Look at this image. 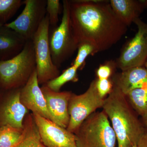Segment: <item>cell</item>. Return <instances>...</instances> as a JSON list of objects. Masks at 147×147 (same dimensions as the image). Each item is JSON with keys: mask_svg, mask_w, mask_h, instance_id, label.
Returning a JSON list of instances; mask_svg holds the SVG:
<instances>
[{"mask_svg": "<svg viewBox=\"0 0 147 147\" xmlns=\"http://www.w3.org/2000/svg\"><path fill=\"white\" fill-rule=\"evenodd\" d=\"M143 119V121H144V124L145 125V126L147 128V116L144 117L142 118Z\"/></svg>", "mask_w": 147, "mask_h": 147, "instance_id": "obj_27", "label": "cell"}, {"mask_svg": "<svg viewBox=\"0 0 147 147\" xmlns=\"http://www.w3.org/2000/svg\"><path fill=\"white\" fill-rule=\"evenodd\" d=\"M24 4L22 0H0V24H7Z\"/></svg>", "mask_w": 147, "mask_h": 147, "instance_id": "obj_21", "label": "cell"}, {"mask_svg": "<svg viewBox=\"0 0 147 147\" xmlns=\"http://www.w3.org/2000/svg\"><path fill=\"white\" fill-rule=\"evenodd\" d=\"M96 89L100 97L105 98L113 90V84L110 79H98L96 80Z\"/></svg>", "mask_w": 147, "mask_h": 147, "instance_id": "obj_25", "label": "cell"}, {"mask_svg": "<svg viewBox=\"0 0 147 147\" xmlns=\"http://www.w3.org/2000/svg\"><path fill=\"white\" fill-rule=\"evenodd\" d=\"M126 96L135 112L142 118L147 116V86L133 90Z\"/></svg>", "mask_w": 147, "mask_h": 147, "instance_id": "obj_19", "label": "cell"}, {"mask_svg": "<svg viewBox=\"0 0 147 147\" xmlns=\"http://www.w3.org/2000/svg\"><path fill=\"white\" fill-rule=\"evenodd\" d=\"M27 40L5 26L0 28V61L10 59L24 49Z\"/></svg>", "mask_w": 147, "mask_h": 147, "instance_id": "obj_15", "label": "cell"}, {"mask_svg": "<svg viewBox=\"0 0 147 147\" xmlns=\"http://www.w3.org/2000/svg\"><path fill=\"white\" fill-rule=\"evenodd\" d=\"M25 137L16 147H47L42 144L32 114H28L24 120Z\"/></svg>", "mask_w": 147, "mask_h": 147, "instance_id": "obj_17", "label": "cell"}, {"mask_svg": "<svg viewBox=\"0 0 147 147\" xmlns=\"http://www.w3.org/2000/svg\"><path fill=\"white\" fill-rule=\"evenodd\" d=\"M72 31L78 46L92 45L96 53L108 50L126 34L127 27L113 11L109 1H68Z\"/></svg>", "mask_w": 147, "mask_h": 147, "instance_id": "obj_1", "label": "cell"}, {"mask_svg": "<svg viewBox=\"0 0 147 147\" xmlns=\"http://www.w3.org/2000/svg\"><path fill=\"white\" fill-rule=\"evenodd\" d=\"M116 68L117 67L115 61H108L100 65L96 71L98 79H109Z\"/></svg>", "mask_w": 147, "mask_h": 147, "instance_id": "obj_24", "label": "cell"}, {"mask_svg": "<svg viewBox=\"0 0 147 147\" xmlns=\"http://www.w3.org/2000/svg\"><path fill=\"white\" fill-rule=\"evenodd\" d=\"M61 24L49 34V44L53 63L59 68L68 60L78 47L74 34L69 16L68 1H63Z\"/></svg>", "mask_w": 147, "mask_h": 147, "instance_id": "obj_5", "label": "cell"}, {"mask_svg": "<svg viewBox=\"0 0 147 147\" xmlns=\"http://www.w3.org/2000/svg\"><path fill=\"white\" fill-rule=\"evenodd\" d=\"M112 81L126 96L133 90L147 86V69L142 66L123 70L114 74Z\"/></svg>", "mask_w": 147, "mask_h": 147, "instance_id": "obj_14", "label": "cell"}, {"mask_svg": "<svg viewBox=\"0 0 147 147\" xmlns=\"http://www.w3.org/2000/svg\"><path fill=\"white\" fill-rule=\"evenodd\" d=\"M77 49L78 53L76 59L71 65L78 69H82L88 56L94 55L96 53L94 47L87 43H83L79 45Z\"/></svg>", "mask_w": 147, "mask_h": 147, "instance_id": "obj_22", "label": "cell"}, {"mask_svg": "<svg viewBox=\"0 0 147 147\" xmlns=\"http://www.w3.org/2000/svg\"><path fill=\"white\" fill-rule=\"evenodd\" d=\"M96 80L92 81L84 93H72L68 103L69 121L67 129L74 133L85 120L99 108H102L104 98L100 97L96 89Z\"/></svg>", "mask_w": 147, "mask_h": 147, "instance_id": "obj_7", "label": "cell"}, {"mask_svg": "<svg viewBox=\"0 0 147 147\" xmlns=\"http://www.w3.org/2000/svg\"><path fill=\"white\" fill-rule=\"evenodd\" d=\"M49 18L46 14L32 40L33 43L36 70L39 84L44 85L60 75L53 63L49 44Z\"/></svg>", "mask_w": 147, "mask_h": 147, "instance_id": "obj_6", "label": "cell"}, {"mask_svg": "<svg viewBox=\"0 0 147 147\" xmlns=\"http://www.w3.org/2000/svg\"><path fill=\"white\" fill-rule=\"evenodd\" d=\"M3 26V25H1V24H0V28H1V27L2 26Z\"/></svg>", "mask_w": 147, "mask_h": 147, "instance_id": "obj_30", "label": "cell"}, {"mask_svg": "<svg viewBox=\"0 0 147 147\" xmlns=\"http://www.w3.org/2000/svg\"><path fill=\"white\" fill-rule=\"evenodd\" d=\"M36 69L34 48L30 40H27L24 49L16 57L0 61V89L22 88Z\"/></svg>", "mask_w": 147, "mask_h": 147, "instance_id": "obj_3", "label": "cell"}, {"mask_svg": "<svg viewBox=\"0 0 147 147\" xmlns=\"http://www.w3.org/2000/svg\"><path fill=\"white\" fill-rule=\"evenodd\" d=\"M25 129L9 125L0 127V147H16L24 140Z\"/></svg>", "mask_w": 147, "mask_h": 147, "instance_id": "obj_18", "label": "cell"}, {"mask_svg": "<svg viewBox=\"0 0 147 147\" xmlns=\"http://www.w3.org/2000/svg\"><path fill=\"white\" fill-rule=\"evenodd\" d=\"M41 89L47 108L53 117V122L64 128H67L69 121L68 103L72 92L54 91L45 85H43Z\"/></svg>", "mask_w": 147, "mask_h": 147, "instance_id": "obj_13", "label": "cell"}, {"mask_svg": "<svg viewBox=\"0 0 147 147\" xmlns=\"http://www.w3.org/2000/svg\"><path fill=\"white\" fill-rule=\"evenodd\" d=\"M78 69L73 66L64 70L63 73L53 80L44 84L48 88L55 92H60L64 85L69 82H76L78 81L77 71Z\"/></svg>", "mask_w": 147, "mask_h": 147, "instance_id": "obj_20", "label": "cell"}, {"mask_svg": "<svg viewBox=\"0 0 147 147\" xmlns=\"http://www.w3.org/2000/svg\"><path fill=\"white\" fill-rule=\"evenodd\" d=\"M103 111L110 119L118 147L137 145L146 130L129 104L126 95L116 86L104 98Z\"/></svg>", "mask_w": 147, "mask_h": 147, "instance_id": "obj_2", "label": "cell"}, {"mask_svg": "<svg viewBox=\"0 0 147 147\" xmlns=\"http://www.w3.org/2000/svg\"><path fill=\"white\" fill-rule=\"evenodd\" d=\"M137 145V147H147V131L142 135Z\"/></svg>", "mask_w": 147, "mask_h": 147, "instance_id": "obj_26", "label": "cell"}, {"mask_svg": "<svg viewBox=\"0 0 147 147\" xmlns=\"http://www.w3.org/2000/svg\"><path fill=\"white\" fill-rule=\"evenodd\" d=\"M36 69L32 74L26 84L21 88L20 100L32 114H37L53 121L44 95L39 87Z\"/></svg>", "mask_w": 147, "mask_h": 147, "instance_id": "obj_12", "label": "cell"}, {"mask_svg": "<svg viewBox=\"0 0 147 147\" xmlns=\"http://www.w3.org/2000/svg\"><path fill=\"white\" fill-rule=\"evenodd\" d=\"M21 88L0 89V127L24 128V120L28 110L20 100Z\"/></svg>", "mask_w": 147, "mask_h": 147, "instance_id": "obj_10", "label": "cell"}, {"mask_svg": "<svg viewBox=\"0 0 147 147\" xmlns=\"http://www.w3.org/2000/svg\"><path fill=\"white\" fill-rule=\"evenodd\" d=\"M24 10L14 21L4 26L15 31L27 40L32 39L46 15V0H25Z\"/></svg>", "mask_w": 147, "mask_h": 147, "instance_id": "obj_9", "label": "cell"}, {"mask_svg": "<svg viewBox=\"0 0 147 147\" xmlns=\"http://www.w3.org/2000/svg\"><path fill=\"white\" fill-rule=\"evenodd\" d=\"M109 3L117 17L127 27L146 9L142 0H110Z\"/></svg>", "mask_w": 147, "mask_h": 147, "instance_id": "obj_16", "label": "cell"}, {"mask_svg": "<svg viewBox=\"0 0 147 147\" xmlns=\"http://www.w3.org/2000/svg\"><path fill=\"white\" fill-rule=\"evenodd\" d=\"M60 9V3L59 0H47L46 11L49 18L50 25L57 27L59 21V15Z\"/></svg>", "mask_w": 147, "mask_h": 147, "instance_id": "obj_23", "label": "cell"}, {"mask_svg": "<svg viewBox=\"0 0 147 147\" xmlns=\"http://www.w3.org/2000/svg\"><path fill=\"white\" fill-rule=\"evenodd\" d=\"M144 67L147 69V59L146 61V62H145L144 65Z\"/></svg>", "mask_w": 147, "mask_h": 147, "instance_id": "obj_28", "label": "cell"}, {"mask_svg": "<svg viewBox=\"0 0 147 147\" xmlns=\"http://www.w3.org/2000/svg\"><path fill=\"white\" fill-rule=\"evenodd\" d=\"M77 147H115V134L102 110L95 112L74 133Z\"/></svg>", "mask_w": 147, "mask_h": 147, "instance_id": "obj_4", "label": "cell"}, {"mask_svg": "<svg viewBox=\"0 0 147 147\" xmlns=\"http://www.w3.org/2000/svg\"><path fill=\"white\" fill-rule=\"evenodd\" d=\"M133 147H137V145H134V146H133Z\"/></svg>", "mask_w": 147, "mask_h": 147, "instance_id": "obj_29", "label": "cell"}, {"mask_svg": "<svg viewBox=\"0 0 147 147\" xmlns=\"http://www.w3.org/2000/svg\"><path fill=\"white\" fill-rule=\"evenodd\" d=\"M40 137L47 147H77L74 133L37 114L32 113Z\"/></svg>", "mask_w": 147, "mask_h": 147, "instance_id": "obj_11", "label": "cell"}, {"mask_svg": "<svg viewBox=\"0 0 147 147\" xmlns=\"http://www.w3.org/2000/svg\"><path fill=\"white\" fill-rule=\"evenodd\" d=\"M133 23L137 26V32L124 45L115 61L117 68L121 71L144 66L147 59V23L140 18Z\"/></svg>", "mask_w": 147, "mask_h": 147, "instance_id": "obj_8", "label": "cell"}]
</instances>
